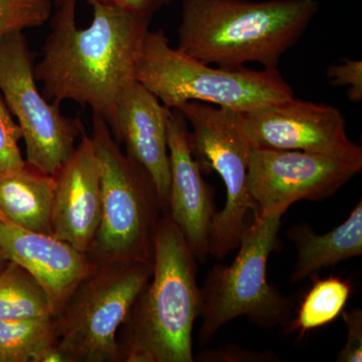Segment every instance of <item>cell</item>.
Returning <instances> with one entry per match:
<instances>
[{
	"label": "cell",
	"mask_w": 362,
	"mask_h": 362,
	"mask_svg": "<svg viewBox=\"0 0 362 362\" xmlns=\"http://www.w3.org/2000/svg\"><path fill=\"white\" fill-rule=\"evenodd\" d=\"M279 357L273 351H257L243 349L235 344L214 349H206L197 356L199 362H277Z\"/></svg>",
	"instance_id": "obj_24"
},
{
	"label": "cell",
	"mask_w": 362,
	"mask_h": 362,
	"mask_svg": "<svg viewBox=\"0 0 362 362\" xmlns=\"http://www.w3.org/2000/svg\"><path fill=\"white\" fill-rule=\"evenodd\" d=\"M54 177L52 235L87 255L101 223L102 192L99 162L85 131Z\"/></svg>",
	"instance_id": "obj_14"
},
{
	"label": "cell",
	"mask_w": 362,
	"mask_h": 362,
	"mask_svg": "<svg viewBox=\"0 0 362 362\" xmlns=\"http://www.w3.org/2000/svg\"><path fill=\"white\" fill-rule=\"evenodd\" d=\"M341 315L347 329L346 343L338 354V362L362 361V310H343Z\"/></svg>",
	"instance_id": "obj_25"
},
{
	"label": "cell",
	"mask_w": 362,
	"mask_h": 362,
	"mask_svg": "<svg viewBox=\"0 0 362 362\" xmlns=\"http://www.w3.org/2000/svg\"><path fill=\"white\" fill-rule=\"evenodd\" d=\"M54 316L51 300L37 279L7 261L0 269V320H35Z\"/></svg>",
	"instance_id": "obj_18"
},
{
	"label": "cell",
	"mask_w": 362,
	"mask_h": 362,
	"mask_svg": "<svg viewBox=\"0 0 362 362\" xmlns=\"http://www.w3.org/2000/svg\"><path fill=\"white\" fill-rule=\"evenodd\" d=\"M95 265L54 316L68 362H121L117 335L153 274V262L142 259Z\"/></svg>",
	"instance_id": "obj_7"
},
{
	"label": "cell",
	"mask_w": 362,
	"mask_h": 362,
	"mask_svg": "<svg viewBox=\"0 0 362 362\" xmlns=\"http://www.w3.org/2000/svg\"><path fill=\"white\" fill-rule=\"evenodd\" d=\"M135 80L169 109L197 101L250 112L294 97L278 69L254 71L246 66L207 65L171 47L163 30L145 35Z\"/></svg>",
	"instance_id": "obj_4"
},
{
	"label": "cell",
	"mask_w": 362,
	"mask_h": 362,
	"mask_svg": "<svg viewBox=\"0 0 362 362\" xmlns=\"http://www.w3.org/2000/svg\"><path fill=\"white\" fill-rule=\"evenodd\" d=\"M58 1H59V0H56V4H57V2H58Z\"/></svg>",
	"instance_id": "obj_28"
},
{
	"label": "cell",
	"mask_w": 362,
	"mask_h": 362,
	"mask_svg": "<svg viewBox=\"0 0 362 362\" xmlns=\"http://www.w3.org/2000/svg\"><path fill=\"white\" fill-rule=\"evenodd\" d=\"M87 2L93 20L83 28L76 18L78 0L57 2L35 76L49 101L84 105L108 122L124 90L135 81L151 18L100 0Z\"/></svg>",
	"instance_id": "obj_1"
},
{
	"label": "cell",
	"mask_w": 362,
	"mask_h": 362,
	"mask_svg": "<svg viewBox=\"0 0 362 362\" xmlns=\"http://www.w3.org/2000/svg\"><path fill=\"white\" fill-rule=\"evenodd\" d=\"M170 113L171 109L135 80L124 90L107 122L116 141L125 145V153L142 166L153 180L164 213L168 211L170 187Z\"/></svg>",
	"instance_id": "obj_12"
},
{
	"label": "cell",
	"mask_w": 362,
	"mask_h": 362,
	"mask_svg": "<svg viewBox=\"0 0 362 362\" xmlns=\"http://www.w3.org/2000/svg\"><path fill=\"white\" fill-rule=\"evenodd\" d=\"M317 13V0H182L177 49L221 68L278 69Z\"/></svg>",
	"instance_id": "obj_2"
},
{
	"label": "cell",
	"mask_w": 362,
	"mask_h": 362,
	"mask_svg": "<svg viewBox=\"0 0 362 362\" xmlns=\"http://www.w3.org/2000/svg\"><path fill=\"white\" fill-rule=\"evenodd\" d=\"M57 344L54 316L35 320H0V362H37Z\"/></svg>",
	"instance_id": "obj_20"
},
{
	"label": "cell",
	"mask_w": 362,
	"mask_h": 362,
	"mask_svg": "<svg viewBox=\"0 0 362 362\" xmlns=\"http://www.w3.org/2000/svg\"><path fill=\"white\" fill-rule=\"evenodd\" d=\"M90 136L101 175L102 216L87 256L93 264L112 259L153 262L157 228L164 214L153 180L123 153L101 117L93 115Z\"/></svg>",
	"instance_id": "obj_6"
},
{
	"label": "cell",
	"mask_w": 362,
	"mask_h": 362,
	"mask_svg": "<svg viewBox=\"0 0 362 362\" xmlns=\"http://www.w3.org/2000/svg\"><path fill=\"white\" fill-rule=\"evenodd\" d=\"M21 139L18 123L0 98V175L26 163L20 148Z\"/></svg>",
	"instance_id": "obj_22"
},
{
	"label": "cell",
	"mask_w": 362,
	"mask_h": 362,
	"mask_svg": "<svg viewBox=\"0 0 362 362\" xmlns=\"http://www.w3.org/2000/svg\"><path fill=\"white\" fill-rule=\"evenodd\" d=\"M54 6L56 0H0V39L45 25Z\"/></svg>",
	"instance_id": "obj_21"
},
{
	"label": "cell",
	"mask_w": 362,
	"mask_h": 362,
	"mask_svg": "<svg viewBox=\"0 0 362 362\" xmlns=\"http://www.w3.org/2000/svg\"><path fill=\"white\" fill-rule=\"evenodd\" d=\"M362 169V156L252 148L247 189L257 211L299 201H323ZM255 214V213H254Z\"/></svg>",
	"instance_id": "obj_10"
},
{
	"label": "cell",
	"mask_w": 362,
	"mask_h": 362,
	"mask_svg": "<svg viewBox=\"0 0 362 362\" xmlns=\"http://www.w3.org/2000/svg\"><path fill=\"white\" fill-rule=\"evenodd\" d=\"M197 261L178 226L162 214L153 274L119 329L121 362H192V332L202 309Z\"/></svg>",
	"instance_id": "obj_3"
},
{
	"label": "cell",
	"mask_w": 362,
	"mask_h": 362,
	"mask_svg": "<svg viewBox=\"0 0 362 362\" xmlns=\"http://www.w3.org/2000/svg\"><path fill=\"white\" fill-rule=\"evenodd\" d=\"M244 127L252 148L362 156L361 147L346 134L344 116L330 105L292 97L244 112Z\"/></svg>",
	"instance_id": "obj_11"
},
{
	"label": "cell",
	"mask_w": 362,
	"mask_h": 362,
	"mask_svg": "<svg viewBox=\"0 0 362 362\" xmlns=\"http://www.w3.org/2000/svg\"><path fill=\"white\" fill-rule=\"evenodd\" d=\"M103 4L122 8L130 13L152 18L163 7L170 6L175 0H100Z\"/></svg>",
	"instance_id": "obj_26"
},
{
	"label": "cell",
	"mask_w": 362,
	"mask_h": 362,
	"mask_svg": "<svg viewBox=\"0 0 362 362\" xmlns=\"http://www.w3.org/2000/svg\"><path fill=\"white\" fill-rule=\"evenodd\" d=\"M326 76L334 87L347 88V99L351 103L362 101V62L344 58L337 65L328 66Z\"/></svg>",
	"instance_id": "obj_23"
},
{
	"label": "cell",
	"mask_w": 362,
	"mask_h": 362,
	"mask_svg": "<svg viewBox=\"0 0 362 362\" xmlns=\"http://www.w3.org/2000/svg\"><path fill=\"white\" fill-rule=\"evenodd\" d=\"M287 235L297 250L290 282L314 277L325 267L361 256L362 202L359 201L349 218L329 233L317 235L311 226L299 223L292 226Z\"/></svg>",
	"instance_id": "obj_16"
},
{
	"label": "cell",
	"mask_w": 362,
	"mask_h": 362,
	"mask_svg": "<svg viewBox=\"0 0 362 362\" xmlns=\"http://www.w3.org/2000/svg\"><path fill=\"white\" fill-rule=\"evenodd\" d=\"M313 278V285L300 304L294 320L284 326L285 334L298 331L299 338L306 333L333 322L341 315L352 294L349 280L337 276L325 279Z\"/></svg>",
	"instance_id": "obj_19"
},
{
	"label": "cell",
	"mask_w": 362,
	"mask_h": 362,
	"mask_svg": "<svg viewBox=\"0 0 362 362\" xmlns=\"http://www.w3.org/2000/svg\"><path fill=\"white\" fill-rule=\"evenodd\" d=\"M0 90L25 141L26 163L54 175L73 154L84 126L62 113L37 87L33 54L23 33L0 39Z\"/></svg>",
	"instance_id": "obj_9"
},
{
	"label": "cell",
	"mask_w": 362,
	"mask_h": 362,
	"mask_svg": "<svg viewBox=\"0 0 362 362\" xmlns=\"http://www.w3.org/2000/svg\"><path fill=\"white\" fill-rule=\"evenodd\" d=\"M7 259L6 257L4 256L1 251H0V269L2 268L4 265H6Z\"/></svg>",
	"instance_id": "obj_27"
},
{
	"label": "cell",
	"mask_w": 362,
	"mask_h": 362,
	"mask_svg": "<svg viewBox=\"0 0 362 362\" xmlns=\"http://www.w3.org/2000/svg\"><path fill=\"white\" fill-rule=\"evenodd\" d=\"M170 162L168 213L182 233L197 263L209 256V233L216 214L213 187L204 180L188 143V124L177 109L168 121Z\"/></svg>",
	"instance_id": "obj_13"
},
{
	"label": "cell",
	"mask_w": 362,
	"mask_h": 362,
	"mask_svg": "<svg viewBox=\"0 0 362 362\" xmlns=\"http://www.w3.org/2000/svg\"><path fill=\"white\" fill-rule=\"evenodd\" d=\"M175 109L192 127L188 143L202 173L216 171L225 183V207L214 216L209 233V256L223 259L239 247L247 213L257 211L247 189L252 147L245 132L244 112L197 101Z\"/></svg>",
	"instance_id": "obj_8"
},
{
	"label": "cell",
	"mask_w": 362,
	"mask_h": 362,
	"mask_svg": "<svg viewBox=\"0 0 362 362\" xmlns=\"http://www.w3.org/2000/svg\"><path fill=\"white\" fill-rule=\"evenodd\" d=\"M287 204L255 213L240 237L230 265H214L202 290L199 345H206L226 323L246 316L255 325L275 328L291 320L293 301L267 280V263L278 244L281 218Z\"/></svg>",
	"instance_id": "obj_5"
},
{
	"label": "cell",
	"mask_w": 362,
	"mask_h": 362,
	"mask_svg": "<svg viewBox=\"0 0 362 362\" xmlns=\"http://www.w3.org/2000/svg\"><path fill=\"white\" fill-rule=\"evenodd\" d=\"M0 251L37 279L54 316L78 283L95 268L89 257L54 235L32 232L0 218Z\"/></svg>",
	"instance_id": "obj_15"
},
{
	"label": "cell",
	"mask_w": 362,
	"mask_h": 362,
	"mask_svg": "<svg viewBox=\"0 0 362 362\" xmlns=\"http://www.w3.org/2000/svg\"><path fill=\"white\" fill-rule=\"evenodd\" d=\"M54 175L25 163L0 175V218L32 232L52 235Z\"/></svg>",
	"instance_id": "obj_17"
}]
</instances>
